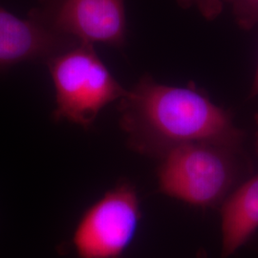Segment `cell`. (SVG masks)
Wrapping results in <instances>:
<instances>
[{
  "instance_id": "1",
  "label": "cell",
  "mask_w": 258,
  "mask_h": 258,
  "mask_svg": "<svg viewBox=\"0 0 258 258\" xmlns=\"http://www.w3.org/2000/svg\"><path fill=\"white\" fill-rule=\"evenodd\" d=\"M120 124L127 144L140 154L162 159L197 142L243 144L244 131L230 111L194 85L158 83L146 75L120 100Z\"/></svg>"
},
{
  "instance_id": "2",
  "label": "cell",
  "mask_w": 258,
  "mask_h": 258,
  "mask_svg": "<svg viewBox=\"0 0 258 258\" xmlns=\"http://www.w3.org/2000/svg\"><path fill=\"white\" fill-rule=\"evenodd\" d=\"M160 160V191L202 208L221 206L249 169L243 144L228 142L187 144Z\"/></svg>"
},
{
  "instance_id": "3",
  "label": "cell",
  "mask_w": 258,
  "mask_h": 258,
  "mask_svg": "<svg viewBox=\"0 0 258 258\" xmlns=\"http://www.w3.org/2000/svg\"><path fill=\"white\" fill-rule=\"evenodd\" d=\"M55 87V120L89 128L101 111L120 101L125 89L91 44L79 43L46 61Z\"/></svg>"
},
{
  "instance_id": "4",
  "label": "cell",
  "mask_w": 258,
  "mask_h": 258,
  "mask_svg": "<svg viewBox=\"0 0 258 258\" xmlns=\"http://www.w3.org/2000/svg\"><path fill=\"white\" fill-rule=\"evenodd\" d=\"M135 187L116 185L83 213L73 245L80 258H120L134 239L141 220Z\"/></svg>"
},
{
  "instance_id": "5",
  "label": "cell",
  "mask_w": 258,
  "mask_h": 258,
  "mask_svg": "<svg viewBox=\"0 0 258 258\" xmlns=\"http://www.w3.org/2000/svg\"><path fill=\"white\" fill-rule=\"evenodd\" d=\"M29 15L79 43L122 48L126 42L124 0H37Z\"/></svg>"
},
{
  "instance_id": "6",
  "label": "cell",
  "mask_w": 258,
  "mask_h": 258,
  "mask_svg": "<svg viewBox=\"0 0 258 258\" xmlns=\"http://www.w3.org/2000/svg\"><path fill=\"white\" fill-rule=\"evenodd\" d=\"M79 44L34 17L19 18L0 5V70L27 61H45Z\"/></svg>"
},
{
  "instance_id": "7",
  "label": "cell",
  "mask_w": 258,
  "mask_h": 258,
  "mask_svg": "<svg viewBox=\"0 0 258 258\" xmlns=\"http://www.w3.org/2000/svg\"><path fill=\"white\" fill-rule=\"evenodd\" d=\"M258 230V173L221 204L222 258H229Z\"/></svg>"
},
{
  "instance_id": "8",
  "label": "cell",
  "mask_w": 258,
  "mask_h": 258,
  "mask_svg": "<svg viewBox=\"0 0 258 258\" xmlns=\"http://www.w3.org/2000/svg\"><path fill=\"white\" fill-rule=\"evenodd\" d=\"M237 23L244 29L256 27L258 22V0H234L231 4Z\"/></svg>"
},
{
  "instance_id": "9",
  "label": "cell",
  "mask_w": 258,
  "mask_h": 258,
  "mask_svg": "<svg viewBox=\"0 0 258 258\" xmlns=\"http://www.w3.org/2000/svg\"><path fill=\"white\" fill-rule=\"evenodd\" d=\"M183 8L195 7L205 19H216L224 9L226 4H232L234 0H177Z\"/></svg>"
},
{
  "instance_id": "10",
  "label": "cell",
  "mask_w": 258,
  "mask_h": 258,
  "mask_svg": "<svg viewBox=\"0 0 258 258\" xmlns=\"http://www.w3.org/2000/svg\"><path fill=\"white\" fill-rule=\"evenodd\" d=\"M256 27H258V22ZM250 96H251V97L258 96V61L256 71H255L254 79H253V83H252V86H251V89H250Z\"/></svg>"
},
{
  "instance_id": "11",
  "label": "cell",
  "mask_w": 258,
  "mask_h": 258,
  "mask_svg": "<svg viewBox=\"0 0 258 258\" xmlns=\"http://www.w3.org/2000/svg\"><path fill=\"white\" fill-rule=\"evenodd\" d=\"M198 258H208L207 257V253L205 250H201L199 253H198Z\"/></svg>"
},
{
  "instance_id": "12",
  "label": "cell",
  "mask_w": 258,
  "mask_h": 258,
  "mask_svg": "<svg viewBox=\"0 0 258 258\" xmlns=\"http://www.w3.org/2000/svg\"><path fill=\"white\" fill-rule=\"evenodd\" d=\"M256 147L258 149V115L256 116Z\"/></svg>"
}]
</instances>
